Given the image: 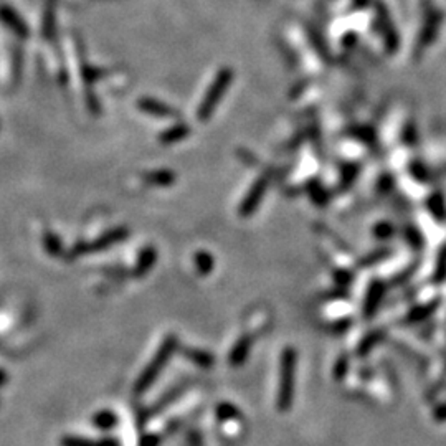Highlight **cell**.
Listing matches in <instances>:
<instances>
[{
	"instance_id": "cell-1",
	"label": "cell",
	"mask_w": 446,
	"mask_h": 446,
	"mask_svg": "<svg viewBox=\"0 0 446 446\" xmlns=\"http://www.w3.org/2000/svg\"><path fill=\"white\" fill-rule=\"evenodd\" d=\"M296 364H298L296 351L293 347H286L281 354V364H279V387L277 400V407L279 412H287L291 408V405H293Z\"/></svg>"
},
{
	"instance_id": "cell-2",
	"label": "cell",
	"mask_w": 446,
	"mask_h": 446,
	"mask_svg": "<svg viewBox=\"0 0 446 446\" xmlns=\"http://www.w3.org/2000/svg\"><path fill=\"white\" fill-rule=\"evenodd\" d=\"M177 342H178V340H177L176 336H167V338L164 339V342H162L159 351H157L156 355H154V359L148 364V367L144 368L143 374L139 375V379L136 380V385H134V392L143 393V392L148 390V388L151 387L154 382H156V379L159 377L162 368L167 366L170 355H172L174 351L177 349Z\"/></svg>"
},
{
	"instance_id": "cell-3",
	"label": "cell",
	"mask_w": 446,
	"mask_h": 446,
	"mask_svg": "<svg viewBox=\"0 0 446 446\" xmlns=\"http://www.w3.org/2000/svg\"><path fill=\"white\" fill-rule=\"evenodd\" d=\"M128 228H115L111 232L103 235V237L98 238L96 242L93 243H81L75 248L76 255H89V253H96V251H103L109 248V246L116 245V243L124 242L126 237H128Z\"/></svg>"
},
{
	"instance_id": "cell-4",
	"label": "cell",
	"mask_w": 446,
	"mask_h": 446,
	"mask_svg": "<svg viewBox=\"0 0 446 446\" xmlns=\"http://www.w3.org/2000/svg\"><path fill=\"white\" fill-rule=\"evenodd\" d=\"M268 182H270V177H268V176L259 177L258 180L255 182L253 187H251L248 190V193H246L245 200L242 202L240 209H238V215H240V217L246 218V217H250V215L255 213V210H257L258 205L261 204L263 196H265Z\"/></svg>"
},
{
	"instance_id": "cell-5",
	"label": "cell",
	"mask_w": 446,
	"mask_h": 446,
	"mask_svg": "<svg viewBox=\"0 0 446 446\" xmlns=\"http://www.w3.org/2000/svg\"><path fill=\"white\" fill-rule=\"evenodd\" d=\"M156 248H154V246H145V248L141 251L139 258H137V265L134 268V277L141 278L144 277L145 273H149V271L152 270V266L156 265Z\"/></svg>"
},
{
	"instance_id": "cell-6",
	"label": "cell",
	"mask_w": 446,
	"mask_h": 446,
	"mask_svg": "<svg viewBox=\"0 0 446 446\" xmlns=\"http://www.w3.org/2000/svg\"><path fill=\"white\" fill-rule=\"evenodd\" d=\"M250 349H251V339L245 336V338H242L237 344H235L232 352H230V359H228L230 366L232 367L242 366L250 354Z\"/></svg>"
},
{
	"instance_id": "cell-7",
	"label": "cell",
	"mask_w": 446,
	"mask_h": 446,
	"mask_svg": "<svg viewBox=\"0 0 446 446\" xmlns=\"http://www.w3.org/2000/svg\"><path fill=\"white\" fill-rule=\"evenodd\" d=\"M382 294H384L382 285H380V283H377V281L372 283L371 287H368L367 298H366V309H364L366 316L374 314V312L377 311V306H379L380 299H382Z\"/></svg>"
},
{
	"instance_id": "cell-8",
	"label": "cell",
	"mask_w": 446,
	"mask_h": 446,
	"mask_svg": "<svg viewBox=\"0 0 446 446\" xmlns=\"http://www.w3.org/2000/svg\"><path fill=\"white\" fill-rule=\"evenodd\" d=\"M63 446H119L116 440L113 438H104V440L93 441L86 440V438H78V436H64L62 440Z\"/></svg>"
},
{
	"instance_id": "cell-9",
	"label": "cell",
	"mask_w": 446,
	"mask_h": 446,
	"mask_svg": "<svg viewBox=\"0 0 446 446\" xmlns=\"http://www.w3.org/2000/svg\"><path fill=\"white\" fill-rule=\"evenodd\" d=\"M184 354L190 360V362H193L198 367L210 368L215 364L213 355L209 354V352H205V351H200V349H187Z\"/></svg>"
},
{
	"instance_id": "cell-10",
	"label": "cell",
	"mask_w": 446,
	"mask_h": 446,
	"mask_svg": "<svg viewBox=\"0 0 446 446\" xmlns=\"http://www.w3.org/2000/svg\"><path fill=\"white\" fill-rule=\"evenodd\" d=\"M93 425L99 430H111L117 425V415L111 410L98 412L93 416Z\"/></svg>"
},
{
	"instance_id": "cell-11",
	"label": "cell",
	"mask_w": 446,
	"mask_h": 446,
	"mask_svg": "<svg viewBox=\"0 0 446 446\" xmlns=\"http://www.w3.org/2000/svg\"><path fill=\"white\" fill-rule=\"evenodd\" d=\"M196 268L198 274H209L213 270V257L207 251H198L196 255Z\"/></svg>"
},
{
	"instance_id": "cell-12",
	"label": "cell",
	"mask_w": 446,
	"mask_h": 446,
	"mask_svg": "<svg viewBox=\"0 0 446 446\" xmlns=\"http://www.w3.org/2000/svg\"><path fill=\"white\" fill-rule=\"evenodd\" d=\"M43 243H45V246H47L48 253L54 255V257H60V255L63 253L62 242H60L58 237H55L54 233H45Z\"/></svg>"
},
{
	"instance_id": "cell-13",
	"label": "cell",
	"mask_w": 446,
	"mask_h": 446,
	"mask_svg": "<svg viewBox=\"0 0 446 446\" xmlns=\"http://www.w3.org/2000/svg\"><path fill=\"white\" fill-rule=\"evenodd\" d=\"M217 416L222 421L226 420H235L240 416V412H238L237 407H233L232 403H220L217 407Z\"/></svg>"
},
{
	"instance_id": "cell-14",
	"label": "cell",
	"mask_w": 446,
	"mask_h": 446,
	"mask_svg": "<svg viewBox=\"0 0 446 446\" xmlns=\"http://www.w3.org/2000/svg\"><path fill=\"white\" fill-rule=\"evenodd\" d=\"M174 177L170 172H156V174H151V176H145V182H151L154 185H170L174 182Z\"/></svg>"
},
{
	"instance_id": "cell-15",
	"label": "cell",
	"mask_w": 446,
	"mask_h": 446,
	"mask_svg": "<svg viewBox=\"0 0 446 446\" xmlns=\"http://www.w3.org/2000/svg\"><path fill=\"white\" fill-rule=\"evenodd\" d=\"M0 17H2V20H5V22L9 23L12 28H15V30L20 32V34H23V32H25V28H23V23L20 22V20L17 19V15H15L14 12H10L7 9H2V10H0Z\"/></svg>"
},
{
	"instance_id": "cell-16",
	"label": "cell",
	"mask_w": 446,
	"mask_h": 446,
	"mask_svg": "<svg viewBox=\"0 0 446 446\" xmlns=\"http://www.w3.org/2000/svg\"><path fill=\"white\" fill-rule=\"evenodd\" d=\"M379 340V334H371L368 338H366L364 344H360L359 347V354H366V352L371 349L372 346H375V342Z\"/></svg>"
},
{
	"instance_id": "cell-17",
	"label": "cell",
	"mask_w": 446,
	"mask_h": 446,
	"mask_svg": "<svg viewBox=\"0 0 446 446\" xmlns=\"http://www.w3.org/2000/svg\"><path fill=\"white\" fill-rule=\"evenodd\" d=\"M161 443L159 435H145L141 440V446H157Z\"/></svg>"
},
{
	"instance_id": "cell-18",
	"label": "cell",
	"mask_w": 446,
	"mask_h": 446,
	"mask_svg": "<svg viewBox=\"0 0 446 446\" xmlns=\"http://www.w3.org/2000/svg\"><path fill=\"white\" fill-rule=\"evenodd\" d=\"M336 281L342 283V285H347V283L352 281V278L351 274L346 273V271H339V273H336Z\"/></svg>"
},
{
	"instance_id": "cell-19",
	"label": "cell",
	"mask_w": 446,
	"mask_h": 446,
	"mask_svg": "<svg viewBox=\"0 0 446 446\" xmlns=\"http://www.w3.org/2000/svg\"><path fill=\"white\" fill-rule=\"evenodd\" d=\"M7 382V374L3 371H0V385H5Z\"/></svg>"
}]
</instances>
